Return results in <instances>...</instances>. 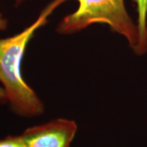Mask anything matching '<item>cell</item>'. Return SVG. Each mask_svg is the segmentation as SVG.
<instances>
[{
	"instance_id": "277c9868",
	"label": "cell",
	"mask_w": 147,
	"mask_h": 147,
	"mask_svg": "<svg viewBox=\"0 0 147 147\" xmlns=\"http://www.w3.org/2000/svg\"><path fill=\"white\" fill-rule=\"evenodd\" d=\"M136 5L137 14V25L139 32V43L137 53L138 56L145 55V37L147 21V0H132Z\"/></svg>"
},
{
	"instance_id": "7a4b0ae2",
	"label": "cell",
	"mask_w": 147,
	"mask_h": 147,
	"mask_svg": "<svg viewBox=\"0 0 147 147\" xmlns=\"http://www.w3.org/2000/svg\"><path fill=\"white\" fill-rule=\"evenodd\" d=\"M78 7L58 23L56 30L61 35L82 31L94 24H105L111 30L126 39L128 46L137 53L139 32L137 22L127 12L124 0H74Z\"/></svg>"
},
{
	"instance_id": "52a82bcc",
	"label": "cell",
	"mask_w": 147,
	"mask_h": 147,
	"mask_svg": "<svg viewBox=\"0 0 147 147\" xmlns=\"http://www.w3.org/2000/svg\"><path fill=\"white\" fill-rule=\"evenodd\" d=\"M7 102V96L3 87H0V103Z\"/></svg>"
},
{
	"instance_id": "5b68a950",
	"label": "cell",
	"mask_w": 147,
	"mask_h": 147,
	"mask_svg": "<svg viewBox=\"0 0 147 147\" xmlns=\"http://www.w3.org/2000/svg\"><path fill=\"white\" fill-rule=\"evenodd\" d=\"M0 147H25L21 135L7 136L0 139Z\"/></svg>"
},
{
	"instance_id": "6da1fadb",
	"label": "cell",
	"mask_w": 147,
	"mask_h": 147,
	"mask_svg": "<svg viewBox=\"0 0 147 147\" xmlns=\"http://www.w3.org/2000/svg\"><path fill=\"white\" fill-rule=\"evenodd\" d=\"M66 0H54L30 26L13 36L0 38V83L12 112L21 117H36L44 113V104L25 81L21 61L27 45L35 32L47 23L51 14Z\"/></svg>"
},
{
	"instance_id": "3957f363",
	"label": "cell",
	"mask_w": 147,
	"mask_h": 147,
	"mask_svg": "<svg viewBox=\"0 0 147 147\" xmlns=\"http://www.w3.org/2000/svg\"><path fill=\"white\" fill-rule=\"evenodd\" d=\"M77 130L75 121L59 118L28 127L21 137L25 147H70Z\"/></svg>"
},
{
	"instance_id": "8992f818",
	"label": "cell",
	"mask_w": 147,
	"mask_h": 147,
	"mask_svg": "<svg viewBox=\"0 0 147 147\" xmlns=\"http://www.w3.org/2000/svg\"><path fill=\"white\" fill-rule=\"evenodd\" d=\"M7 20L0 12V31H4L7 27Z\"/></svg>"
},
{
	"instance_id": "9c48e42d",
	"label": "cell",
	"mask_w": 147,
	"mask_h": 147,
	"mask_svg": "<svg viewBox=\"0 0 147 147\" xmlns=\"http://www.w3.org/2000/svg\"><path fill=\"white\" fill-rule=\"evenodd\" d=\"M25 1H27V0H15V3H16V5H18V4H21L22 3H24Z\"/></svg>"
},
{
	"instance_id": "ba28073f",
	"label": "cell",
	"mask_w": 147,
	"mask_h": 147,
	"mask_svg": "<svg viewBox=\"0 0 147 147\" xmlns=\"http://www.w3.org/2000/svg\"><path fill=\"white\" fill-rule=\"evenodd\" d=\"M145 55L147 56V21L146 28V37H145Z\"/></svg>"
}]
</instances>
